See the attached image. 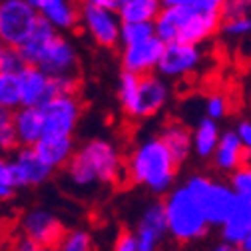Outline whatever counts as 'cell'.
I'll return each mask as SVG.
<instances>
[{"label": "cell", "mask_w": 251, "mask_h": 251, "mask_svg": "<svg viewBox=\"0 0 251 251\" xmlns=\"http://www.w3.org/2000/svg\"><path fill=\"white\" fill-rule=\"evenodd\" d=\"M20 231L32 237L48 251H56L58 243L66 233L62 219L48 207H30L20 215Z\"/></svg>", "instance_id": "cell-11"}, {"label": "cell", "mask_w": 251, "mask_h": 251, "mask_svg": "<svg viewBox=\"0 0 251 251\" xmlns=\"http://www.w3.org/2000/svg\"><path fill=\"white\" fill-rule=\"evenodd\" d=\"M40 22L28 0H0V44L18 50Z\"/></svg>", "instance_id": "cell-8"}, {"label": "cell", "mask_w": 251, "mask_h": 251, "mask_svg": "<svg viewBox=\"0 0 251 251\" xmlns=\"http://www.w3.org/2000/svg\"><path fill=\"white\" fill-rule=\"evenodd\" d=\"M126 2H130V0H116V10H118V6H122V4H126Z\"/></svg>", "instance_id": "cell-42"}, {"label": "cell", "mask_w": 251, "mask_h": 251, "mask_svg": "<svg viewBox=\"0 0 251 251\" xmlns=\"http://www.w3.org/2000/svg\"><path fill=\"white\" fill-rule=\"evenodd\" d=\"M203 251H233V247L222 241V243H217V245H211V247H207V249H203Z\"/></svg>", "instance_id": "cell-40"}, {"label": "cell", "mask_w": 251, "mask_h": 251, "mask_svg": "<svg viewBox=\"0 0 251 251\" xmlns=\"http://www.w3.org/2000/svg\"><path fill=\"white\" fill-rule=\"evenodd\" d=\"M12 251H48L44 245H40L38 241H34L32 237H28V235H18V239L14 241V247Z\"/></svg>", "instance_id": "cell-38"}, {"label": "cell", "mask_w": 251, "mask_h": 251, "mask_svg": "<svg viewBox=\"0 0 251 251\" xmlns=\"http://www.w3.org/2000/svg\"><path fill=\"white\" fill-rule=\"evenodd\" d=\"M80 2H88V4H100V6L116 8V0H80Z\"/></svg>", "instance_id": "cell-39"}, {"label": "cell", "mask_w": 251, "mask_h": 251, "mask_svg": "<svg viewBox=\"0 0 251 251\" xmlns=\"http://www.w3.org/2000/svg\"><path fill=\"white\" fill-rule=\"evenodd\" d=\"M158 136L164 140V144L168 146L179 166H183L194 155V134L183 122L168 120L160 128Z\"/></svg>", "instance_id": "cell-19"}, {"label": "cell", "mask_w": 251, "mask_h": 251, "mask_svg": "<svg viewBox=\"0 0 251 251\" xmlns=\"http://www.w3.org/2000/svg\"><path fill=\"white\" fill-rule=\"evenodd\" d=\"M233 130L241 138V144H243V148H245V151L249 155V160H251V120H239Z\"/></svg>", "instance_id": "cell-37"}, {"label": "cell", "mask_w": 251, "mask_h": 251, "mask_svg": "<svg viewBox=\"0 0 251 251\" xmlns=\"http://www.w3.org/2000/svg\"><path fill=\"white\" fill-rule=\"evenodd\" d=\"M18 192V187L10 174V162L4 153H0V203H6Z\"/></svg>", "instance_id": "cell-31"}, {"label": "cell", "mask_w": 251, "mask_h": 251, "mask_svg": "<svg viewBox=\"0 0 251 251\" xmlns=\"http://www.w3.org/2000/svg\"><path fill=\"white\" fill-rule=\"evenodd\" d=\"M233 251H241V249H239V247H233Z\"/></svg>", "instance_id": "cell-43"}, {"label": "cell", "mask_w": 251, "mask_h": 251, "mask_svg": "<svg viewBox=\"0 0 251 251\" xmlns=\"http://www.w3.org/2000/svg\"><path fill=\"white\" fill-rule=\"evenodd\" d=\"M203 60H205V52L200 44H183V42L166 44L164 56L158 66V74L168 82L190 78L201 68Z\"/></svg>", "instance_id": "cell-10"}, {"label": "cell", "mask_w": 251, "mask_h": 251, "mask_svg": "<svg viewBox=\"0 0 251 251\" xmlns=\"http://www.w3.org/2000/svg\"><path fill=\"white\" fill-rule=\"evenodd\" d=\"M162 10V0H130V2L118 6L122 22H155Z\"/></svg>", "instance_id": "cell-25"}, {"label": "cell", "mask_w": 251, "mask_h": 251, "mask_svg": "<svg viewBox=\"0 0 251 251\" xmlns=\"http://www.w3.org/2000/svg\"><path fill=\"white\" fill-rule=\"evenodd\" d=\"M56 34H58V30L50 22H46V20L40 18V22L36 24V28L32 30V34H30L26 38V42L18 48L22 60L26 62V66H36L38 64L42 52L46 50V46L52 42V38Z\"/></svg>", "instance_id": "cell-24"}, {"label": "cell", "mask_w": 251, "mask_h": 251, "mask_svg": "<svg viewBox=\"0 0 251 251\" xmlns=\"http://www.w3.org/2000/svg\"><path fill=\"white\" fill-rule=\"evenodd\" d=\"M183 183L200 200V205L211 227L219 229L231 217L239 196L235 194L229 181L217 179L207 174H192L185 177Z\"/></svg>", "instance_id": "cell-6"}, {"label": "cell", "mask_w": 251, "mask_h": 251, "mask_svg": "<svg viewBox=\"0 0 251 251\" xmlns=\"http://www.w3.org/2000/svg\"><path fill=\"white\" fill-rule=\"evenodd\" d=\"M76 148H78V144H76L74 138H52V136H44L34 146L38 155L54 172L64 170L68 166V162L72 160Z\"/></svg>", "instance_id": "cell-22"}, {"label": "cell", "mask_w": 251, "mask_h": 251, "mask_svg": "<svg viewBox=\"0 0 251 251\" xmlns=\"http://www.w3.org/2000/svg\"><path fill=\"white\" fill-rule=\"evenodd\" d=\"M134 233H136L140 251H160L162 249L164 241L170 237L164 200H153L151 203L144 207Z\"/></svg>", "instance_id": "cell-14"}, {"label": "cell", "mask_w": 251, "mask_h": 251, "mask_svg": "<svg viewBox=\"0 0 251 251\" xmlns=\"http://www.w3.org/2000/svg\"><path fill=\"white\" fill-rule=\"evenodd\" d=\"M155 36L166 44H203L222 28V12H207L187 6H164L153 22Z\"/></svg>", "instance_id": "cell-4"}, {"label": "cell", "mask_w": 251, "mask_h": 251, "mask_svg": "<svg viewBox=\"0 0 251 251\" xmlns=\"http://www.w3.org/2000/svg\"><path fill=\"white\" fill-rule=\"evenodd\" d=\"M164 50H166V42L158 36H153L146 42H140V44H134V46H124L120 50L122 70L138 74V76H148V74L158 72Z\"/></svg>", "instance_id": "cell-15"}, {"label": "cell", "mask_w": 251, "mask_h": 251, "mask_svg": "<svg viewBox=\"0 0 251 251\" xmlns=\"http://www.w3.org/2000/svg\"><path fill=\"white\" fill-rule=\"evenodd\" d=\"M20 86L24 108H42L46 102L58 96L54 78L38 66H26L20 72Z\"/></svg>", "instance_id": "cell-17"}, {"label": "cell", "mask_w": 251, "mask_h": 251, "mask_svg": "<svg viewBox=\"0 0 251 251\" xmlns=\"http://www.w3.org/2000/svg\"><path fill=\"white\" fill-rule=\"evenodd\" d=\"M164 6H187L207 12H222L227 0H162Z\"/></svg>", "instance_id": "cell-34"}, {"label": "cell", "mask_w": 251, "mask_h": 251, "mask_svg": "<svg viewBox=\"0 0 251 251\" xmlns=\"http://www.w3.org/2000/svg\"><path fill=\"white\" fill-rule=\"evenodd\" d=\"M8 162L18 192L28 190V187H40L54 176V170L40 158L34 148H16L10 153Z\"/></svg>", "instance_id": "cell-12"}, {"label": "cell", "mask_w": 251, "mask_h": 251, "mask_svg": "<svg viewBox=\"0 0 251 251\" xmlns=\"http://www.w3.org/2000/svg\"><path fill=\"white\" fill-rule=\"evenodd\" d=\"M239 249L241 251H251V233L241 241V245H239Z\"/></svg>", "instance_id": "cell-41"}, {"label": "cell", "mask_w": 251, "mask_h": 251, "mask_svg": "<svg viewBox=\"0 0 251 251\" xmlns=\"http://www.w3.org/2000/svg\"><path fill=\"white\" fill-rule=\"evenodd\" d=\"M249 160V155L241 144V138L237 136L235 130H226L222 134V140H219L215 153L211 158V166L215 172H219L222 176H231L233 172H237L241 166H245Z\"/></svg>", "instance_id": "cell-18"}, {"label": "cell", "mask_w": 251, "mask_h": 251, "mask_svg": "<svg viewBox=\"0 0 251 251\" xmlns=\"http://www.w3.org/2000/svg\"><path fill=\"white\" fill-rule=\"evenodd\" d=\"M0 106L16 112L22 108V86L20 74L16 72H0Z\"/></svg>", "instance_id": "cell-26"}, {"label": "cell", "mask_w": 251, "mask_h": 251, "mask_svg": "<svg viewBox=\"0 0 251 251\" xmlns=\"http://www.w3.org/2000/svg\"><path fill=\"white\" fill-rule=\"evenodd\" d=\"M251 14V0H227L222 18H231V16H249Z\"/></svg>", "instance_id": "cell-36"}, {"label": "cell", "mask_w": 251, "mask_h": 251, "mask_svg": "<svg viewBox=\"0 0 251 251\" xmlns=\"http://www.w3.org/2000/svg\"><path fill=\"white\" fill-rule=\"evenodd\" d=\"M38 68H42L48 76L60 78V76H78L80 72V56L78 50L68 34L58 32L52 42L46 46L38 60Z\"/></svg>", "instance_id": "cell-13"}, {"label": "cell", "mask_w": 251, "mask_h": 251, "mask_svg": "<svg viewBox=\"0 0 251 251\" xmlns=\"http://www.w3.org/2000/svg\"><path fill=\"white\" fill-rule=\"evenodd\" d=\"M164 207L168 217V235L174 243L194 245L209 235L211 226L200 205V200L185 183L176 185L164 198Z\"/></svg>", "instance_id": "cell-5"}, {"label": "cell", "mask_w": 251, "mask_h": 251, "mask_svg": "<svg viewBox=\"0 0 251 251\" xmlns=\"http://www.w3.org/2000/svg\"><path fill=\"white\" fill-rule=\"evenodd\" d=\"M227 181L231 183V187L235 190V194H237L239 198L251 200V162H247V164L241 166L237 172H233Z\"/></svg>", "instance_id": "cell-33"}, {"label": "cell", "mask_w": 251, "mask_h": 251, "mask_svg": "<svg viewBox=\"0 0 251 251\" xmlns=\"http://www.w3.org/2000/svg\"><path fill=\"white\" fill-rule=\"evenodd\" d=\"M40 110L44 118V136L74 138L84 110L78 94H60Z\"/></svg>", "instance_id": "cell-9"}, {"label": "cell", "mask_w": 251, "mask_h": 251, "mask_svg": "<svg viewBox=\"0 0 251 251\" xmlns=\"http://www.w3.org/2000/svg\"><path fill=\"white\" fill-rule=\"evenodd\" d=\"M226 38L231 40H241L251 34V14L249 16H231V18H222V28H219Z\"/></svg>", "instance_id": "cell-30"}, {"label": "cell", "mask_w": 251, "mask_h": 251, "mask_svg": "<svg viewBox=\"0 0 251 251\" xmlns=\"http://www.w3.org/2000/svg\"><path fill=\"white\" fill-rule=\"evenodd\" d=\"M179 164L158 134H148L126 153V181L155 198H166L177 185Z\"/></svg>", "instance_id": "cell-1"}, {"label": "cell", "mask_w": 251, "mask_h": 251, "mask_svg": "<svg viewBox=\"0 0 251 251\" xmlns=\"http://www.w3.org/2000/svg\"><path fill=\"white\" fill-rule=\"evenodd\" d=\"M18 148H34L44 138V118L40 108H18L14 112Z\"/></svg>", "instance_id": "cell-20"}, {"label": "cell", "mask_w": 251, "mask_h": 251, "mask_svg": "<svg viewBox=\"0 0 251 251\" xmlns=\"http://www.w3.org/2000/svg\"><path fill=\"white\" fill-rule=\"evenodd\" d=\"M203 112L207 118L219 122L224 120L227 114H229V100L226 94H219V92H213L205 98V104H203Z\"/></svg>", "instance_id": "cell-32"}, {"label": "cell", "mask_w": 251, "mask_h": 251, "mask_svg": "<svg viewBox=\"0 0 251 251\" xmlns=\"http://www.w3.org/2000/svg\"><path fill=\"white\" fill-rule=\"evenodd\" d=\"M122 18L116 8L80 2V30L90 38V42L104 50H114L120 46Z\"/></svg>", "instance_id": "cell-7"}, {"label": "cell", "mask_w": 251, "mask_h": 251, "mask_svg": "<svg viewBox=\"0 0 251 251\" xmlns=\"http://www.w3.org/2000/svg\"><path fill=\"white\" fill-rule=\"evenodd\" d=\"M194 134V155L198 160H203V162H211L213 153H215V148L222 140V128H219V122L203 116L198 120L196 128L192 130Z\"/></svg>", "instance_id": "cell-23"}, {"label": "cell", "mask_w": 251, "mask_h": 251, "mask_svg": "<svg viewBox=\"0 0 251 251\" xmlns=\"http://www.w3.org/2000/svg\"><path fill=\"white\" fill-rule=\"evenodd\" d=\"M249 233H251V200L239 198L231 217L219 227V235H222L224 243L231 247H239Z\"/></svg>", "instance_id": "cell-21"}, {"label": "cell", "mask_w": 251, "mask_h": 251, "mask_svg": "<svg viewBox=\"0 0 251 251\" xmlns=\"http://www.w3.org/2000/svg\"><path fill=\"white\" fill-rule=\"evenodd\" d=\"M153 36H155L153 22H124L122 34H120V48L146 42Z\"/></svg>", "instance_id": "cell-27"}, {"label": "cell", "mask_w": 251, "mask_h": 251, "mask_svg": "<svg viewBox=\"0 0 251 251\" xmlns=\"http://www.w3.org/2000/svg\"><path fill=\"white\" fill-rule=\"evenodd\" d=\"M56 251H94V237L84 227L66 229Z\"/></svg>", "instance_id": "cell-28"}, {"label": "cell", "mask_w": 251, "mask_h": 251, "mask_svg": "<svg viewBox=\"0 0 251 251\" xmlns=\"http://www.w3.org/2000/svg\"><path fill=\"white\" fill-rule=\"evenodd\" d=\"M112 251H140L136 233L132 229H122L116 235V241L112 245Z\"/></svg>", "instance_id": "cell-35"}, {"label": "cell", "mask_w": 251, "mask_h": 251, "mask_svg": "<svg viewBox=\"0 0 251 251\" xmlns=\"http://www.w3.org/2000/svg\"><path fill=\"white\" fill-rule=\"evenodd\" d=\"M18 148L14 130V112L0 106V153H12Z\"/></svg>", "instance_id": "cell-29"}, {"label": "cell", "mask_w": 251, "mask_h": 251, "mask_svg": "<svg viewBox=\"0 0 251 251\" xmlns=\"http://www.w3.org/2000/svg\"><path fill=\"white\" fill-rule=\"evenodd\" d=\"M64 172L70 183L80 190L96 185L116 187L126 183V153L112 140L90 138L78 144Z\"/></svg>", "instance_id": "cell-2"}, {"label": "cell", "mask_w": 251, "mask_h": 251, "mask_svg": "<svg viewBox=\"0 0 251 251\" xmlns=\"http://www.w3.org/2000/svg\"><path fill=\"white\" fill-rule=\"evenodd\" d=\"M116 96L120 102V110L126 118L142 122L166 110L172 98V86L158 72L138 76L122 70L118 78Z\"/></svg>", "instance_id": "cell-3"}, {"label": "cell", "mask_w": 251, "mask_h": 251, "mask_svg": "<svg viewBox=\"0 0 251 251\" xmlns=\"http://www.w3.org/2000/svg\"><path fill=\"white\" fill-rule=\"evenodd\" d=\"M42 20L50 22L58 32L72 34L80 28V0H28Z\"/></svg>", "instance_id": "cell-16"}]
</instances>
